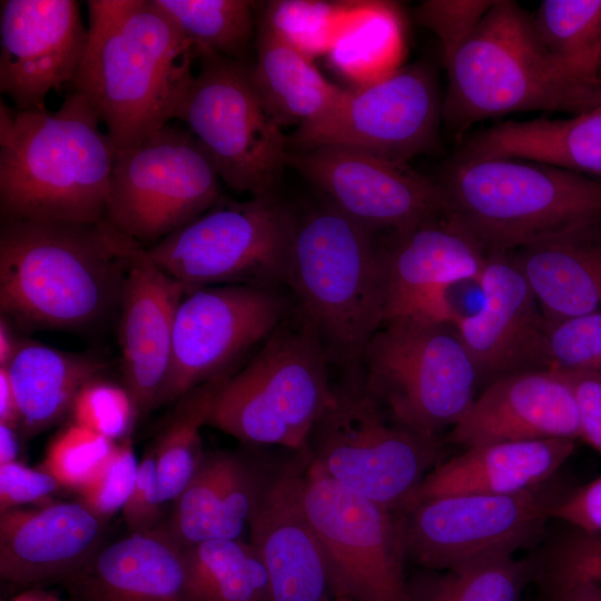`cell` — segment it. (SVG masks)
Listing matches in <instances>:
<instances>
[{
  "mask_svg": "<svg viewBox=\"0 0 601 601\" xmlns=\"http://www.w3.org/2000/svg\"><path fill=\"white\" fill-rule=\"evenodd\" d=\"M63 582L72 601H197L165 524L99 549Z\"/></svg>",
  "mask_w": 601,
  "mask_h": 601,
  "instance_id": "obj_24",
  "label": "cell"
},
{
  "mask_svg": "<svg viewBox=\"0 0 601 601\" xmlns=\"http://www.w3.org/2000/svg\"><path fill=\"white\" fill-rule=\"evenodd\" d=\"M255 49L252 79L265 110L280 128L298 127L318 118L344 90L328 81L312 59L279 38L258 18Z\"/></svg>",
  "mask_w": 601,
  "mask_h": 601,
  "instance_id": "obj_30",
  "label": "cell"
},
{
  "mask_svg": "<svg viewBox=\"0 0 601 601\" xmlns=\"http://www.w3.org/2000/svg\"><path fill=\"white\" fill-rule=\"evenodd\" d=\"M551 368L601 373V309L546 323Z\"/></svg>",
  "mask_w": 601,
  "mask_h": 601,
  "instance_id": "obj_42",
  "label": "cell"
},
{
  "mask_svg": "<svg viewBox=\"0 0 601 601\" xmlns=\"http://www.w3.org/2000/svg\"><path fill=\"white\" fill-rule=\"evenodd\" d=\"M0 423L20 432V413L7 367H0Z\"/></svg>",
  "mask_w": 601,
  "mask_h": 601,
  "instance_id": "obj_49",
  "label": "cell"
},
{
  "mask_svg": "<svg viewBox=\"0 0 601 601\" xmlns=\"http://www.w3.org/2000/svg\"><path fill=\"white\" fill-rule=\"evenodd\" d=\"M184 297V287L134 240L118 311V343L124 386L137 418L156 408L169 367L176 313Z\"/></svg>",
  "mask_w": 601,
  "mask_h": 601,
  "instance_id": "obj_20",
  "label": "cell"
},
{
  "mask_svg": "<svg viewBox=\"0 0 601 601\" xmlns=\"http://www.w3.org/2000/svg\"><path fill=\"white\" fill-rule=\"evenodd\" d=\"M88 46L73 81L117 152L175 119L196 50L152 0H88Z\"/></svg>",
  "mask_w": 601,
  "mask_h": 601,
  "instance_id": "obj_2",
  "label": "cell"
},
{
  "mask_svg": "<svg viewBox=\"0 0 601 601\" xmlns=\"http://www.w3.org/2000/svg\"><path fill=\"white\" fill-rule=\"evenodd\" d=\"M403 51V23L396 6L376 1L372 11L326 57L337 73L354 87H363L396 71Z\"/></svg>",
  "mask_w": 601,
  "mask_h": 601,
  "instance_id": "obj_35",
  "label": "cell"
},
{
  "mask_svg": "<svg viewBox=\"0 0 601 601\" xmlns=\"http://www.w3.org/2000/svg\"><path fill=\"white\" fill-rule=\"evenodd\" d=\"M73 423L114 442L129 436L137 418L132 400L125 386L97 377L78 393L72 407Z\"/></svg>",
  "mask_w": 601,
  "mask_h": 601,
  "instance_id": "obj_40",
  "label": "cell"
},
{
  "mask_svg": "<svg viewBox=\"0 0 601 601\" xmlns=\"http://www.w3.org/2000/svg\"><path fill=\"white\" fill-rule=\"evenodd\" d=\"M446 213L486 254L601 223V179L516 158H453L439 183Z\"/></svg>",
  "mask_w": 601,
  "mask_h": 601,
  "instance_id": "obj_6",
  "label": "cell"
},
{
  "mask_svg": "<svg viewBox=\"0 0 601 601\" xmlns=\"http://www.w3.org/2000/svg\"><path fill=\"white\" fill-rule=\"evenodd\" d=\"M440 451L436 436L396 423L355 383L334 391L307 449L338 484L393 512L408 506Z\"/></svg>",
  "mask_w": 601,
  "mask_h": 601,
  "instance_id": "obj_10",
  "label": "cell"
},
{
  "mask_svg": "<svg viewBox=\"0 0 601 601\" xmlns=\"http://www.w3.org/2000/svg\"><path fill=\"white\" fill-rule=\"evenodd\" d=\"M553 601H601V585L577 583L553 593Z\"/></svg>",
  "mask_w": 601,
  "mask_h": 601,
  "instance_id": "obj_50",
  "label": "cell"
},
{
  "mask_svg": "<svg viewBox=\"0 0 601 601\" xmlns=\"http://www.w3.org/2000/svg\"><path fill=\"white\" fill-rule=\"evenodd\" d=\"M199 62L175 119L185 124L221 181L249 197L276 194L288 142L265 110L250 63L209 51Z\"/></svg>",
  "mask_w": 601,
  "mask_h": 601,
  "instance_id": "obj_11",
  "label": "cell"
},
{
  "mask_svg": "<svg viewBox=\"0 0 601 601\" xmlns=\"http://www.w3.org/2000/svg\"><path fill=\"white\" fill-rule=\"evenodd\" d=\"M552 518L579 531L601 532V476L563 495L555 505Z\"/></svg>",
  "mask_w": 601,
  "mask_h": 601,
  "instance_id": "obj_48",
  "label": "cell"
},
{
  "mask_svg": "<svg viewBox=\"0 0 601 601\" xmlns=\"http://www.w3.org/2000/svg\"><path fill=\"white\" fill-rule=\"evenodd\" d=\"M599 75L601 77V53H600V58H599Z\"/></svg>",
  "mask_w": 601,
  "mask_h": 601,
  "instance_id": "obj_55",
  "label": "cell"
},
{
  "mask_svg": "<svg viewBox=\"0 0 601 601\" xmlns=\"http://www.w3.org/2000/svg\"><path fill=\"white\" fill-rule=\"evenodd\" d=\"M238 457L223 452L205 454L196 473L175 500L165 526L184 549L213 539Z\"/></svg>",
  "mask_w": 601,
  "mask_h": 601,
  "instance_id": "obj_37",
  "label": "cell"
},
{
  "mask_svg": "<svg viewBox=\"0 0 601 601\" xmlns=\"http://www.w3.org/2000/svg\"><path fill=\"white\" fill-rule=\"evenodd\" d=\"M132 242L107 220L1 217V316L27 331L102 326L118 316Z\"/></svg>",
  "mask_w": 601,
  "mask_h": 601,
  "instance_id": "obj_1",
  "label": "cell"
},
{
  "mask_svg": "<svg viewBox=\"0 0 601 601\" xmlns=\"http://www.w3.org/2000/svg\"><path fill=\"white\" fill-rule=\"evenodd\" d=\"M289 313V303L277 288L219 285L185 295L176 313L169 367L156 407L230 374L233 365L265 342Z\"/></svg>",
  "mask_w": 601,
  "mask_h": 601,
  "instance_id": "obj_16",
  "label": "cell"
},
{
  "mask_svg": "<svg viewBox=\"0 0 601 601\" xmlns=\"http://www.w3.org/2000/svg\"><path fill=\"white\" fill-rule=\"evenodd\" d=\"M562 372L570 382L574 394L580 439L601 455V373L587 371Z\"/></svg>",
  "mask_w": 601,
  "mask_h": 601,
  "instance_id": "obj_47",
  "label": "cell"
},
{
  "mask_svg": "<svg viewBox=\"0 0 601 601\" xmlns=\"http://www.w3.org/2000/svg\"><path fill=\"white\" fill-rule=\"evenodd\" d=\"M546 323L601 309V223L511 252Z\"/></svg>",
  "mask_w": 601,
  "mask_h": 601,
  "instance_id": "obj_26",
  "label": "cell"
},
{
  "mask_svg": "<svg viewBox=\"0 0 601 601\" xmlns=\"http://www.w3.org/2000/svg\"><path fill=\"white\" fill-rule=\"evenodd\" d=\"M442 104L426 65L400 67L380 81L344 89L326 112L294 130L288 149L337 147L407 165L435 144Z\"/></svg>",
  "mask_w": 601,
  "mask_h": 601,
  "instance_id": "obj_15",
  "label": "cell"
},
{
  "mask_svg": "<svg viewBox=\"0 0 601 601\" xmlns=\"http://www.w3.org/2000/svg\"><path fill=\"white\" fill-rule=\"evenodd\" d=\"M574 449L575 441L563 439L493 442L466 447L426 475L405 510L424 499L441 495H512L540 487L554 479Z\"/></svg>",
  "mask_w": 601,
  "mask_h": 601,
  "instance_id": "obj_25",
  "label": "cell"
},
{
  "mask_svg": "<svg viewBox=\"0 0 601 601\" xmlns=\"http://www.w3.org/2000/svg\"><path fill=\"white\" fill-rule=\"evenodd\" d=\"M115 444L73 423L52 439L41 469L50 473L60 487L78 491L99 470Z\"/></svg>",
  "mask_w": 601,
  "mask_h": 601,
  "instance_id": "obj_39",
  "label": "cell"
},
{
  "mask_svg": "<svg viewBox=\"0 0 601 601\" xmlns=\"http://www.w3.org/2000/svg\"><path fill=\"white\" fill-rule=\"evenodd\" d=\"M303 469L265 477L249 516L250 543L267 573L268 601H326L323 551L302 500Z\"/></svg>",
  "mask_w": 601,
  "mask_h": 601,
  "instance_id": "obj_21",
  "label": "cell"
},
{
  "mask_svg": "<svg viewBox=\"0 0 601 601\" xmlns=\"http://www.w3.org/2000/svg\"><path fill=\"white\" fill-rule=\"evenodd\" d=\"M105 523L79 501L0 513V577L30 585L66 579L100 548Z\"/></svg>",
  "mask_w": 601,
  "mask_h": 601,
  "instance_id": "obj_23",
  "label": "cell"
},
{
  "mask_svg": "<svg viewBox=\"0 0 601 601\" xmlns=\"http://www.w3.org/2000/svg\"><path fill=\"white\" fill-rule=\"evenodd\" d=\"M138 465L130 436L116 442L99 470L77 491L78 501L106 524L126 503Z\"/></svg>",
  "mask_w": 601,
  "mask_h": 601,
  "instance_id": "obj_41",
  "label": "cell"
},
{
  "mask_svg": "<svg viewBox=\"0 0 601 601\" xmlns=\"http://www.w3.org/2000/svg\"><path fill=\"white\" fill-rule=\"evenodd\" d=\"M105 366L92 354L21 339L7 367L19 407L21 436H33L70 413L80 390L100 377Z\"/></svg>",
  "mask_w": 601,
  "mask_h": 601,
  "instance_id": "obj_29",
  "label": "cell"
},
{
  "mask_svg": "<svg viewBox=\"0 0 601 601\" xmlns=\"http://www.w3.org/2000/svg\"><path fill=\"white\" fill-rule=\"evenodd\" d=\"M376 234L326 200L298 217L286 275L295 308L317 328L328 362L354 383L388 298L385 244Z\"/></svg>",
  "mask_w": 601,
  "mask_h": 601,
  "instance_id": "obj_5",
  "label": "cell"
},
{
  "mask_svg": "<svg viewBox=\"0 0 601 601\" xmlns=\"http://www.w3.org/2000/svg\"><path fill=\"white\" fill-rule=\"evenodd\" d=\"M476 285L481 307L462 315L454 327L480 387L514 374L551 370L546 321L511 252L486 254Z\"/></svg>",
  "mask_w": 601,
  "mask_h": 601,
  "instance_id": "obj_19",
  "label": "cell"
},
{
  "mask_svg": "<svg viewBox=\"0 0 601 601\" xmlns=\"http://www.w3.org/2000/svg\"><path fill=\"white\" fill-rule=\"evenodd\" d=\"M532 24L549 52L599 75L601 0H544Z\"/></svg>",
  "mask_w": 601,
  "mask_h": 601,
  "instance_id": "obj_38",
  "label": "cell"
},
{
  "mask_svg": "<svg viewBox=\"0 0 601 601\" xmlns=\"http://www.w3.org/2000/svg\"><path fill=\"white\" fill-rule=\"evenodd\" d=\"M552 481L519 494H451L413 504L401 516L406 556L446 571L514 555L543 533L563 497Z\"/></svg>",
  "mask_w": 601,
  "mask_h": 601,
  "instance_id": "obj_14",
  "label": "cell"
},
{
  "mask_svg": "<svg viewBox=\"0 0 601 601\" xmlns=\"http://www.w3.org/2000/svg\"><path fill=\"white\" fill-rule=\"evenodd\" d=\"M59 487L41 467L31 469L18 461L0 465V513L29 503H51L49 497Z\"/></svg>",
  "mask_w": 601,
  "mask_h": 601,
  "instance_id": "obj_46",
  "label": "cell"
},
{
  "mask_svg": "<svg viewBox=\"0 0 601 601\" xmlns=\"http://www.w3.org/2000/svg\"><path fill=\"white\" fill-rule=\"evenodd\" d=\"M20 432L0 423V465L16 462L20 450Z\"/></svg>",
  "mask_w": 601,
  "mask_h": 601,
  "instance_id": "obj_52",
  "label": "cell"
},
{
  "mask_svg": "<svg viewBox=\"0 0 601 601\" xmlns=\"http://www.w3.org/2000/svg\"><path fill=\"white\" fill-rule=\"evenodd\" d=\"M197 601H268L265 566L253 544L213 539L184 549Z\"/></svg>",
  "mask_w": 601,
  "mask_h": 601,
  "instance_id": "obj_31",
  "label": "cell"
},
{
  "mask_svg": "<svg viewBox=\"0 0 601 601\" xmlns=\"http://www.w3.org/2000/svg\"><path fill=\"white\" fill-rule=\"evenodd\" d=\"M162 505L155 451L151 447L139 461L134 487L121 509L129 532H147L160 525Z\"/></svg>",
  "mask_w": 601,
  "mask_h": 601,
  "instance_id": "obj_45",
  "label": "cell"
},
{
  "mask_svg": "<svg viewBox=\"0 0 601 601\" xmlns=\"http://www.w3.org/2000/svg\"><path fill=\"white\" fill-rule=\"evenodd\" d=\"M444 66L442 118L455 131L521 111L580 115L601 101V77L549 52L532 17L512 0H494Z\"/></svg>",
  "mask_w": 601,
  "mask_h": 601,
  "instance_id": "obj_4",
  "label": "cell"
},
{
  "mask_svg": "<svg viewBox=\"0 0 601 601\" xmlns=\"http://www.w3.org/2000/svg\"><path fill=\"white\" fill-rule=\"evenodd\" d=\"M599 107H601V101H600V105H599Z\"/></svg>",
  "mask_w": 601,
  "mask_h": 601,
  "instance_id": "obj_56",
  "label": "cell"
},
{
  "mask_svg": "<svg viewBox=\"0 0 601 601\" xmlns=\"http://www.w3.org/2000/svg\"><path fill=\"white\" fill-rule=\"evenodd\" d=\"M536 571L531 560L500 556L446 570L411 595L413 601H521Z\"/></svg>",
  "mask_w": 601,
  "mask_h": 601,
  "instance_id": "obj_36",
  "label": "cell"
},
{
  "mask_svg": "<svg viewBox=\"0 0 601 601\" xmlns=\"http://www.w3.org/2000/svg\"><path fill=\"white\" fill-rule=\"evenodd\" d=\"M89 32L75 0L0 1V90L14 110L45 108V99L72 85Z\"/></svg>",
  "mask_w": 601,
  "mask_h": 601,
  "instance_id": "obj_18",
  "label": "cell"
},
{
  "mask_svg": "<svg viewBox=\"0 0 601 601\" xmlns=\"http://www.w3.org/2000/svg\"><path fill=\"white\" fill-rule=\"evenodd\" d=\"M220 178L186 127L168 122L117 152L106 220L148 248L210 209Z\"/></svg>",
  "mask_w": 601,
  "mask_h": 601,
  "instance_id": "obj_12",
  "label": "cell"
},
{
  "mask_svg": "<svg viewBox=\"0 0 601 601\" xmlns=\"http://www.w3.org/2000/svg\"><path fill=\"white\" fill-rule=\"evenodd\" d=\"M302 500L321 544L333 597L413 601L401 518L333 480L308 456Z\"/></svg>",
  "mask_w": 601,
  "mask_h": 601,
  "instance_id": "obj_13",
  "label": "cell"
},
{
  "mask_svg": "<svg viewBox=\"0 0 601 601\" xmlns=\"http://www.w3.org/2000/svg\"><path fill=\"white\" fill-rule=\"evenodd\" d=\"M263 344L223 383L207 425L246 444L306 453L334 394L321 335L295 308Z\"/></svg>",
  "mask_w": 601,
  "mask_h": 601,
  "instance_id": "obj_7",
  "label": "cell"
},
{
  "mask_svg": "<svg viewBox=\"0 0 601 601\" xmlns=\"http://www.w3.org/2000/svg\"><path fill=\"white\" fill-rule=\"evenodd\" d=\"M10 601H60L59 598L41 589H27L13 597Z\"/></svg>",
  "mask_w": 601,
  "mask_h": 601,
  "instance_id": "obj_53",
  "label": "cell"
},
{
  "mask_svg": "<svg viewBox=\"0 0 601 601\" xmlns=\"http://www.w3.org/2000/svg\"><path fill=\"white\" fill-rule=\"evenodd\" d=\"M366 392L396 423L436 436L465 414L480 388L453 325L384 321L364 352Z\"/></svg>",
  "mask_w": 601,
  "mask_h": 601,
  "instance_id": "obj_9",
  "label": "cell"
},
{
  "mask_svg": "<svg viewBox=\"0 0 601 601\" xmlns=\"http://www.w3.org/2000/svg\"><path fill=\"white\" fill-rule=\"evenodd\" d=\"M292 166L343 214L371 230L401 233L445 210L439 183L365 152L337 147L288 151Z\"/></svg>",
  "mask_w": 601,
  "mask_h": 601,
  "instance_id": "obj_17",
  "label": "cell"
},
{
  "mask_svg": "<svg viewBox=\"0 0 601 601\" xmlns=\"http://www.w3.org/2000/svg\"><path fill=\"white\" fill-rule=\"evenodd\" d=\"M375 4L373 0H274L258 6V19L313 60L327 56Z\"/></svg>",
  "mask_w": 601,
  "mask_h": 601,
  "instance_id": "obj_33",
  "label": "cell"
},
{
  "mask_svg": "<svg viewBox=\"0 0 601 601\" xmlns=\"http://www.w3.org/2000/svg\"><path fill=\"white\" fill-rule=\"evenodd\" d=\"M21 339L13 333V325L3 316L0 317V367H8Z\"/></svg>",
  "mask_w": 601,
  "mask_h": 601,
  "instance_id": "obj_51",
  "label": "cell"
},
{
  "mask_svg": "<svg viewBox=\"0 0 601 601\" xmlns=\"http://www.w3.org/2000/svg\"><path fill=\"white\" fill-rule=\"evenodd\" d=\"M494 0H426L416 10L417 21L439 39L445 63L474 32Z\"/></svg>",
  "mask_w": 601,
  "mask_h": 601,
  "instance_id": "obj_44",
  "label": "cell"
},
{
  "mask_svg": "<svg viewBox=\"0 0 601 601\" xmlns=\"http://www.w3.org/2000/svg\"><path fill=\"white\" fill-rule=\"evenodd\" d=\"M552 439H580L571 384L555 368L514 374L490 383L451 432V440L464 449Z\"/></svg>",
  "mask_w": 601,
  "mask_h": 601,
  "instance_id": "obj_22",
  "label": "cell"
},
{
  "mask_svg": "<svg viewBox=\"0 0 601 601\" xmlns=\"http://www.w3.org/2000/svg\"><path fill=\"white\" fill-rule=\"evenodd\" d=\"M385 244L388 272L386 313L425 289L465 280L477 283L485 253L446 209Z\"/></svg>",
  "mask_w": 601,
  "mask_h": 601,
  "instance_id": "obj_27",
  "label": "cell"
},
{
  "mask_svg": "<svg viewBox=\"0 0 601 601\" xmlns=\"http://www.w3.org/2000/svg\"><path fill=\"white\" fill-rule=\"evenodd\" d=\"M326 601H352L348 598H342V597H333L332 599H327Z\"/></svg>",
  "mask_w": 601,
  "mask_h": 601,
  "instance_id": "obj_54",
  "label": "cell"
},
{
  "mask_svg": "<svg viewBox=\"0 0 601 601\" xmlns=\"http://www.w3.org/2000/svg\"><path fill=\"white\" fill-rule=\"evenodd\" d=\"M117 150L73 90L55 111H0L2 218L101 224Z\"/></svg>",
  "mask_w": 601,
  "mask_h": 601,
  "instance_id": "obj_3",
  "label": "cell"
},
{
  "mask_svg": "<svg viewBox=\"0 0 601 601\" xmlns=\"http://www.w3.org/2000/svg\"><path fill=\"white\" fill-rule=\"evenodd\" d=\"M545 578L553 593L577 583L601 585V532L575 530L559 541L550 552Z\"/></svg>",
  "mask_w": 601,
  "mask_h": 601,
  "instance_id": "obj_43",
  "label": "cell"
},
{
  "mask_svg": "<svg viewBox=\"0 0 601 601\" xmlns=\"http://www.w3.org/2000/svg\"><path fill=\"white\" fill-rule=\"evenodd\" d=\"M298 216L276 194L210 209L147 248L185 295L219 285H285Z\"/></svg>",
  "mask_w": 601,
  "mask_h": 601,
  "instance_id": "obj_8",
  "label": "cell"
},
{
  "mask_svg": "<svg viewBox=\"0 0 601 601\" xmlns=\"http://www.w3.org/2000/svg\"><path fill=\"white\" fill-rule=\"evenodd\" d=\"M196 52L209 51L246 62L257 2L246 0H152Z\"/></svg>",
  "mask_w": 601,
  "mask_h": 601,
  "instance_id": "obj_34",
  "label": "cell"
},
{
  "mask_svg": "<svg viewBox=\"0 0 601 601\" xmlns=\"http://www.w3.org/2000/svg\"><path fill=\"white\" fill-rule=\"evenodd\" d=\"M230 374L196 386L176 401L154 446L164 504L178 497L199 467L205 455L201 427L207 425L216 394Z\"/></svg>",
  "mask_w": 601,
  "mask_h": 601,
  "instance_id": "obj_32",
  "label": "cell"
},
{
  "mask_svg": "<svg viewBox=\"0 0 601 601\" xmlns=\"http://www.w3.org/2000/svg\"><path fill=\"white\" fill-rule=\"evenodd\" d=\"M455 158H516L601 179V107L566 119L505 121L470 136Z\"/></svg>",
  "mask_w": 601,
  "mask_h": 601,
  "instance_id": "obj_28",
  "label": "cell"
}]
</instances>
